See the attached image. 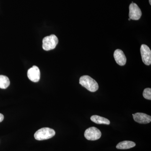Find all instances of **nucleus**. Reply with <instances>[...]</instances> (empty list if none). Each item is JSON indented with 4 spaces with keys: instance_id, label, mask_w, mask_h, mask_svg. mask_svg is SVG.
<instances>
[{
    "instance_id": "12",
    "label": "nucleus",
    "mask_w": 151,
    "mask_h": 151,
    "mask_svg": "<svg viewBox=\"0 0 151 151\" xmlns=\"http://www.w3.org/2000/svg\"><path fill=\"white\" fill-rule=\"evenodd\" d=\"M10 82L7 76L4 75H0V88L6 89L9 86Z\"/></svg>"
},
{
    "instance_id": "11",
    "label": "nucleus",
    "mask_w": 151,
    "mask_h": 151,
    "mask_svg": "<svg viewBox=\"0 0 151 151\" xmlns=\"http://www.w3.org/2000/svg\"><path fill=\"white\" fill-rule=\"evenodd\" d=\"M90 119L92 122L97 124L106 125H109L110 124V121L108 119L97 115H94L91 116Z\"/></svg>"
},
{
    "instance_id": "9",
    "label": "nucleus",
    "mask_w": 151,
    "mask_h": 151,
    "mask_svg": "<svg viewBox=\"0 0 151 151\" xmlns=\"http://www.w3.org/2000/svg\"><path fill=\"white\" fill-rule=\"evenodd\" d=\"M114 57L117 64L123 66L127 63V58L124 52L120 49H117L114 52Z\"/></svg>"
},
{
    "instance_id": "7",
    "label": "nucleus",
    "mask_w": 151,
    "mask_h": 151,
    "mask_svg": "<svg viewBox=\"0 0 151 151\" xmlns=\"http://www.w3.org/2000/svg\"><path fill=\"white\" fill-rule=\"evenodd\" d=\"M27 76L29 80L34 82L39 81L40 78V72L37 66L34 65L28 70Z\"/></svg>"
},
{
    "instance_id": "10",
    "label": "nucleus",
    "mask_w": 151,
    "mask_h": 151,
    "mask_svg": "<svg viewBox=\"0 0 151 151\" xmlns=\"http://www.w3.org/2000/svg\"><path fill=\"white\" fill-rule=\"evenodd\" d=\"M136 144L132 141H124L119 143L116 146V148L120 150H127L134 147Z\"/></svg>"
},
{
    "instance_id": "16",
    "label": "nucleus",
    "mask_w": 151,
    "mask_h": 151,
    "mask_svg": "<svg viewBox=\"0 0 151 151\" xmlns=\"http://www.w3.org/2000/svg\"><path fill=\"white\" fill-rule=\"evenodd\" d=\"M129 21L131 20V19H130V18H129Z\"/></svg>"
},
{
    "instance_id": "4",
    "label": "nucleus",
    "mask_w": 151,
    "mask_h": 151,
    "mask_svg": "<svg viewBox=\"0 0 151 151\" xmlns=\"http://www.w3.org/2000/svg\"><path fill=\"white\" fill-rule=\"evenodd\" d=\"M101 132L96 127H92L88 128L84 132V137L88 140L95 141L101 137Z\"/></svg>"
},
{
    "instance_id": "13",
    "label": "nucleus",
    "mask_w": 151,
    "mask_h": 151,
    "mask_svg": "<svg viewBox=\"0 0 151 151\" xmlns=\"http://www.w3.org/2000/svg\"><path fill=\"white\" fill-rule=\"evenodd\" d=\"M143 97L147 100H151V89L150 88H146L143 93Z\"/></svg>"
},
{
    "instance_id": "3",
    "label": "nucleus",
    "mask_w": 151,
    "mask_h": 151,
    "mask_svg": "<svg viewBox=\"0 0 151 151\" xmlns=\"http://www.w3.org/2000/svg\"><path fill=\"white\" fill-rule=\"evenodd\" d=\"M58 42V39L55 35L45 37L42 40V48L46 51L55 48Z\"/></svg>"
},
{
    "instance_id": "15",
    "label": "nucleus",
    "mask_w": 151,
    "mask_h": 151,
    "mask_svg": "<svg viewBox=\"0 0 151 151\" xmlns=\"http://www.w3.org/2000/svg\"><path fill=\"white\" fill-rule=\"evenodd\" d=\"M149 3H150V4L151 5V0H149Z\"/></svg>"
},
{
    "instance_id": "6",
    "label": "nucleus",
    "mask_w": 151,
    "mask_h": 151,
    "mask_svg": "<svg viewBox=\"0 0 151 151\" xmlns=\"http://www.w3.org/2000/svg\"><path fill=\"white\" fill-rule=\"evenodd\" d=\"M129 9V17L131 19L138 20L140 19L142 15V11L137 4L132 2L130 5Z\"/></svg>"
},
{
    "instance_id": "14",
    "label": "nucleus",
    "mask_w": 151,
    "mask_h": 151,
    "mask_svg": "<svg viewBox=\"0 0 151 151\" xmlns=\"http://www.w3.org/2000/svg\"><path fill=\"white\" fill-rule=\"evenodd\" d=\"M4 119V116L3 114L0 113V123L3 121Z\"/></svg>"
},
{
    "instance_id": "5",
    "label": "nucleus",
    "mask_w": 151,
    "mask_h": 151,
    "mask_svg": "<svg viewBox=\"0 0 151 151\" xmlns=\"http://www.w3.org/2000/svg\"><path fill=\"white\" fill-rule=\"evenodd\" d=\"M140 52L143 63L146 65H150L151 51L150 47L146 45H142L141 47Z\"/></svg>"
},
{
    "instance_id": "2",
    "label": "nucleus",
    "mask_w": 151,
    "mask_h": 151,
    "mask_svg": "<svg viewBox=\"0 0 151 151\" xmlns=\"http://www.w3.org/2000/svg\"><path fill=\"white\" fill-rule=\"evenodd\" d=\"M55 132L54 130L49 128H43L35 132V138L38 141L48 139L54 137Z\"/></svg>"
},
{
    "instance_id": "8",
    "label": "nucleus",
    "mask_w": 151,
    "mask_h": 151,
    "mask_svg": "<svg viewBox=\"0 0 151 151\" xmlns=\"http://www.w3.org/2000/svg\"><path fill=\"white\" fill-rule=\"evenodd\" d=\"M135 122L141 124H147L151 122V116L144 113H137L132 114Z\"/></svg>"
},
{
    "instance_id": "1",
    "label": "nucleus",
    "mask_w": 151,
    "mask_h": 151,
    "mask_svg": "<svg viewBox=\"0 0 151 151\" xmlns=\"http://www.w3.org/2000/svg\"><path fill=\"white\" fill-rule=\"evenodd\" d=\"M79 84L91 92H96L99 88L97 81L89 76H81L79 79Z\"/></svg>"
}]
</instances>
